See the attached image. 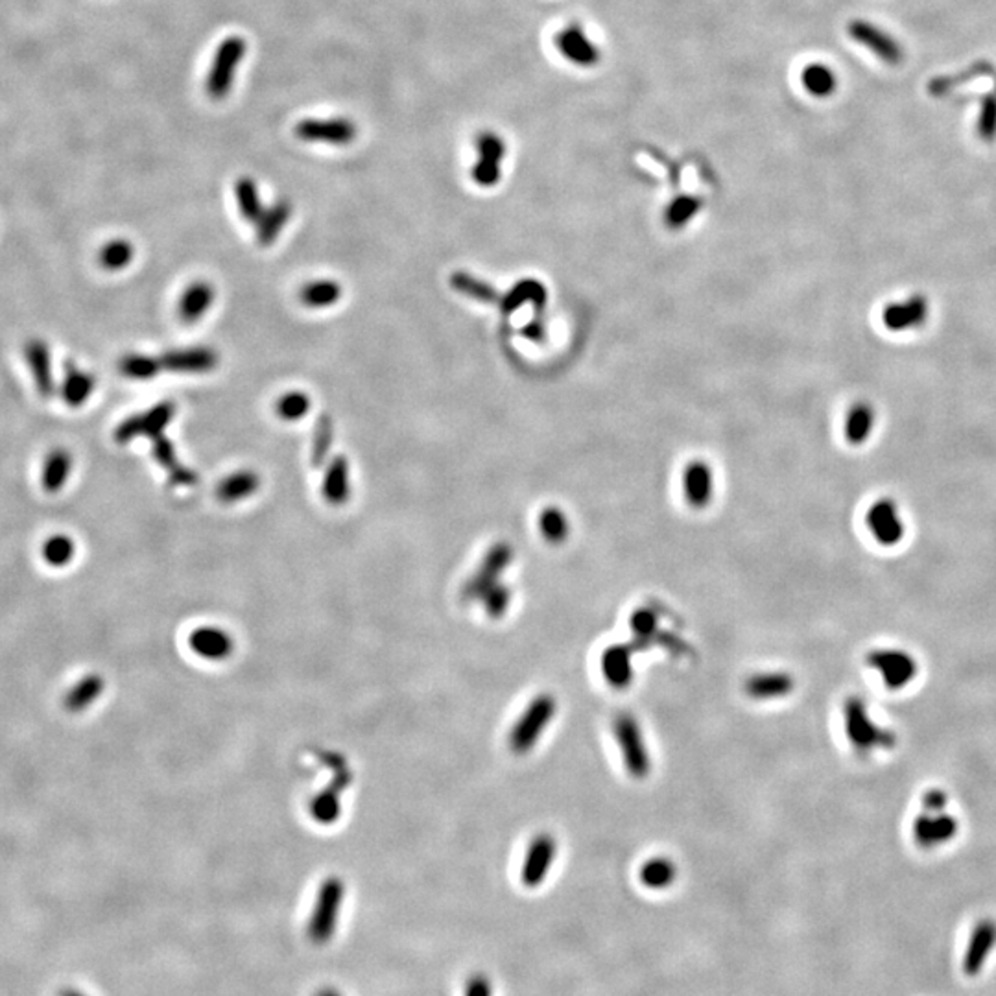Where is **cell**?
<instances>
[{
  "label": "cell",
  "instance_id": "obj_13",
  "mask_svg": "<svg viewBox=\"0 0 996 996\" xmlns=\"http://www.w3.org/2000/svg\"><path fill=\"white\" fill-rule=\"evenodd\" d=\"M556 43L563 58L578 67H594L600 62V48L592 43L579 24L565 26L558 34Z\"/></svg>",
  "mask_w": 996,
  "mask_h": 996
},
{
  "label": "cell",
  "instance_id": "obj_41",
  "mask_svg": "<svg viewBox=\"0 0 996 996\" xmlns=\"http://www.w3.org/2000/svg\"><path fill=\"white\" fill-rule=\"evenodd\" d=\"M311 410V398L303 391H290L284 393L277 403V414L284 421H297L309 414Z\"/></svg>",
  "mask_w": 996,
  "mask_h": 996
},
{
  "label": "cell",
  "instance_id": "obj_32",
  "mask_svg": "<svg viewBox=\"0 0 996 996\" xmlns=\"http://www.w3.org/2000/svg\"><path fill=\"white\" fill-rule=\"evenodd\" d=\"M675 876H677L675 864L665 857L647 860L640 867V882L650 889H666L670 884H674Z\"/></svg>",
  "mask_w": 996,
  "mask_h": 996
},
{
  "label": "cell",
  "instance_id": "obj_25",
  "mask_svg": "<svg viewBox=\"0 0 996 996\" xmlns=\"http://www.w3.org/2000/svg\"><path fill=\"white\" fill-rule=\"evenodd\" d=\"M349 494H351V487H349V464L343 456H336L323 478V496L330 506H341L347 503Z\"/></svg>",
  "mask_w": 996,
  "mask_h": 996
},
{
  "label": "cell",
  "instance_id": "obj_3",
  "mask_svg": "<svg viewBox=\"0 0 996 996\" xmlns=\"http://www.w3.org/2000/svg\"><path fill=\"white\" fill-rule=\"evenodd\" d=\"M558 713V702L551 694H541L522 711L510 731L508 743L517 755H526L537 745L542 733L551 725Z\"/></svg>",
  "mask_w": 996,
  "mask_h": 996
},
{
  "label": "cell",
  "instance_id": "obj_21",
  "mask_svg": "<svg viewBox=\"0 0 996 996\" xmlns=\"http://www.w3.org/2000/svg\"><path fill=\"white\" fill-rule=\"evenodd\" d=\"M795 686V681L790 674L784 672H762L753 674L747 677L743 690L745 694L757 702H768V700H779V697H786L791 694Z\"/></svg>",
  "mask_w": 996,
  "mask_h": 996
},
{
  "label": "cell",
  "instance_id": "obj_45",
  "mask_svg": "<svg viewBox=\"0 0 996 996\" xmlns=\"http://www.w3.org/2000/svg\"><path fill=\"white\" fill-rule=\"evenodd\" d=\"M657 617L650 609H638L631 618V629L637 640H652L657 631Z\"/></svg>",
  "mask_w": 996,
  "mask_h": 996
},
{
  "label": "cell",
  "instance_id": "obj_44",
  "mask_svg": "<svg viewBox=\"0 0 996 996\" xmlns=\"http://www.w3.org/2000/svg\"><path fill=\"white\" fill-rule=\"evenodd\" d=\"M330 443H332V423L327 416H323L316 425L314 445H312V458L316 465H320L325 460Z\"/></svg>",
  "mask_w": 996,
  "mask_h": 996
},
{
  "label": "cell",
  "instance_id": "obj_7",
  "mask_svg": "<svg viewBox=\"0 0 996 996\" xmlns=\"http://www.w3.org/2000/svg\"><path fill=\"white\" fill-rule=\"evenodd\" d=\"M867 665L878 670L884 677V683L891 690H901L917 675V661L903 650L896 647H880L867 654Z\"/></svg>",
  "mask_w": 996,
  "mask_h": 996
},
{
  "label": "cell",
  "instance_id": "obj_38",
  "mask_svg": "<svg viewBox=\"0 0 996 996\" xmlns=\"http://www.w3.org/2000/svg\"><path fill=\"white\" fill-rule=\"evenodd\" d=\"M74 541L67 535H54L46 539L43 546V558L48 565L53 567H65L74 558Z\"/></svg>",
  "mask_w": 996,
  "mask_h": 996
},
{
  "label": "cell",
  "instance_id": "obj_19",
  "mask_svg": "<svg viewBox=\"0 0 996 996\" xmlns=\"http://www.w3.org/2000/svg\"><path fill=\"white\" fill-rule=\"evenodd\" d=\"M218 364V355L207 347H192L165 353L161 368L172 373H207Z\"/></svg>",
  "mask_w": 996,
  "mask_h": 996
},
{
  "label": "cell",
  "instance_id": "obj_8",
  "mask_svg": "<svg viewBox=\"0 0 996 996\" xmlns=\"http://www.w3.org/2000/svg\"><path fill=\"white\" fill-rule=\"evenodd\" d=\"M847 34L853 37V41L871 50L878 60L887 65L896 67L905 62V50L901 43L867 21H853L847 26Z\"/></svg>",
  "mask_w": 996,
  "mask_h": 996
},
{
  "label": "cell",
  "instance_id": "obj_33",
  "mask_svg": "<svg viewBox=\"0 0 996 996\" xmlns=\"http://www.w3.org/2000/svg\"><path fill=\"white\" fill-rule=\"evenodd\" d=\"M235 196H236V204H238L240 215L245 220L257 224L259 218L263 216L264 209H263V202H261L259 188H257L255 181L249 179V177H240L236 187H235Z\"/></svg>",
  "mask_w": 996,
  "mask_h": 996
},
{
  "label": "cell",
  "instance_id": "obj_18",
  "mask_svg": "<svg viewBox=\"0 0 996 996\" xmlns=\"http://www.w3.org/2000/svg\"><path fill=\"white\" fill-rule=\"evenodd\" d=\"M884 323L889 330H908L921 327L928 318V302L924 295H912L903 303H891L884 309Z\"/></svg>",
  "mask_w": 996,
  "mask_h": 996
},
{
  "label": "cell",
  "instance_id": "obj_20",
  "mask_svg": "<svg viewBox=\"0 0 996 996\" xmlns=\"http://www.w3.org/2000/svg\"><path fill=\"white\" fill-rule=\"evenodd\" d=\"M24 355H26L30 371L34 375L37 391L44 398L53 397V393L56 391V384H54V373H53V362H50L48 345L39 338H32L24 345Z\"/></svg>",
  "mask_w": 996,
  "mask_h": 996
},
{
  "label": "cell",
  "instance_id": "obj_16",
  "mask_svg": "<svg viewBox=\"0 0 996 996\" xmlns=\"http://www.w3.org/2000/svg\"><path fill=\"white\" fill-rule=\"evenodd\" d=\"M956 834L958 819L946 812L930 814L923 810L914 823V838L923 849H932V847L951 841Z\"/></svg>",
  "mask_w": 996,
  "mask_h": 996
},
{
  "label": "cell",
  "instance_id": "obj_24",
  "mask_svg": "<svg viewBox=\"0 0 996 996\" xmlns=\"http://www.w3.org/2000/svg\"><path fill=\"white\" fill-rule=\"evenodd\" d=\"M213 302H215L213 286L209 283H194L183 292L179 299V305H177L179 318L185 323H194L197 320H202L209 311V307L213 305Z\"/></svg>",
  "mask_w": 996,
  "mask_h": 996
},
{
  "label": "cell",
  "instance_id": "obj_51",
  "mask_svg": "<svg viewBox=\"0 0 996 996\" xmlns=\"http://www.w3.org/2000/svg\"><path fill=\"white\" fill-rule=\"evenodd\" d=\"M168 480H170L172 485L181 487V485H192L197 478H196V474H194L190 469L177 465V467H174L172 471H168Z\"/></svg>",
  "mask_w": 996,
  "mask_h": 996
},
{
  "label": "cell",
  "instance_id": "obj_23",
  "mask_svg": "<svg viewBox=\"0 0 996 996\" xmlns=\"http://www.w3.org/2000/svg\"><path fill=\"white\" fill-rule=\"evenodd\" d=\"M685 496L692 508H705L713 496V474L705 464L694 462L683 474Z\"/></svg>",
  "mask_w": 996,
  "mask_h": 996
},
{
  "label": "cell",
  "instance_id": "obj_36",
  "mask_svg": "<svg viewBox=\"0 0 996 996\" xmlns=\"http://www.w3.org/2000/svg\"><path fill=\"white\" fill-rule=\"evenodd\" d=\"M104 692V679L100 675H87L83 677L67 695V707L69 711H85L89 705H92Z\"/></svg>",
  "mask_w": 996,
  "mask_h": 996
},
{
  "label": "cell",
  "instance_id": "obj_4",
  "mask_svg": "<svg viewBox=\"0 0 996 996\" xmlns=\"http://www.w3.org/2000/svg\"><path fill=\"white\" fill-rule=\"evenodd\" d=\"M613 731L627 773L635 779L647 777L652 770V759L637 718L629 713H620L615 718Z\"/></svg>",
  "mask_w": 996,
  "mask_h": 996
},
{
  "label": "cell",
  "instance_id": "obj_39",
  "mask_svg": "<svg viewBox=\"0 0 996 996\" xmlns=\"http://www.w3.org/2000/svg\"><path fill=\"white\" fill-rule=\"evenodd\" d=\"M120 373L128 378L148 380L161 371V360L144 355H128L120 360Z\"/></svg>",
  "mask_w": 996,
  "mask_h": 996
},
{
  "label": "cell",
  "instance_id": "obj_46",
  "mask_svg": "<svg viewBox=\"0 0 996 996\" xmlns=\"http://www.w3.org/2000/svg\"><path fill=\"white\" fill-rule=\"evenodd\" d=\"M152 441H154V458L158 460V464H159L161 467H165L167 471H172L174 467L179 465V464H177V458H176L174 445H172L167 437L159 436V437H156V439H152Z\"/></svg>",
  "mask_w": 996,
  "mask_h": 996
},
{
  "label": "cell",
  "instance_id": "obj_27",
  "mask_svg": "<svg viewBox=\"0 0 996 996\" xmlns=\"http://www.w3.org/2000/svg\"><path fill=\"white\" fill-rule=\"evenodd\" d=\"M259 485H261V480L254 471H238L227 476L225 480H222L216 494L224 504H235L238 501H244L247 496H252L259 489Z\"/></svg>",
  "mask_w": 996,
  "mask_h": 996
},
{
  "label": "cell",
  "instance_id": "obj_52",
  "mask_svg": "<svg viewBox=\"0 0 996 996\" xmlns=\"http://www.w3.org/2000/svg\"><path fill=\"white\" fill-rule=\"evenodd\" d=\"M314 996H341L340 991H336L334 987H321Z\"/></svg>",
  "mask_w": 996,
  "mask_h": 996
},
{
  "label": "cell",
  "instance_id": "obj_6",
  "mask_svg": "<svg viewBox=\"0 0 996 996\" xmlns=\"http://www.w3.org/2000/svg\"><path fill=\"white\" fill-rule=\"evenodd\" d=\"M512 561V548L506 544H498L491 548L489 554L484 558L478 570L469 578V581L464 585L462 596L465 602H480L482 598L498 583H501V574L506 570V567Z\"/></svg>",
  "mask_w": 996,
  "mask_h": 996
},
{
  "label": "cell",
  "instance_id": "obj_26",
  "mask_svg": "<svg viewBox=\"0 0 996 996\" xmlns=\"http://www.w3.org/2000/svg\"><path fill=\"white\" fill-rule=\"evenodd\" d=\"M94 389V378L78 369L72 362H67L65 364V380L62 384V395H63V401L72 407V408H78L81 407L89 395L92 393Z\"/></svg>",
  "mask_w": 996,
  "mask_h": 996
},
{
  "label": "cell",
  "instance_id": "obj_14",
  "mask_svg": "<svg viewBox=\"0 0 996 996\" xmlns=\"http://www.w3.org/2000/svg\"><path fill=\"white\" fill-rule=\"evenodd\" d=\"M867 526L875 539L884 546H893L905 537V524L896 504L889 498H880L867 512Z\"/></svg>",
  "mask_w": 996,
  "mask_h": 996
},
{
  "label": "cell",
  "instance_id": "obj_40",
  "mask_svg": "<svg viewBox=\"0 0 996 996\" xmlns=\"http://www.w3.org/2000/svg\"><path fill=\"white\" fill-rule=\"evenodd\" d=\"M539 526H541L542 537L546 541H551V542L565 541L567 535H569V530H570V524H569L565 513L560 512L558 508L544 510L541 519H539Z\"/></svg>",
  "mask_w": 996,
  "mask_h": 996
},
{
  "label": "cell",
  "instance_id": "obj_29",
  "mask_svg": "<svg viewBox=\"0 0 996 996\" xmlns=\"http://www.w3.org/2000/svg\"><path fill=\"white\" fill-rule=\"evenodd\" d=\"M801 83L805 91L816 98H828L838 89L836 72L823 63H812L805 67L801 72Z\"/></svg>",
  "mask_w": 996,
  "mask_h": 996
},
{
  "label": "cell",
  "instance_id": "obj_48",
  "mask_svg": "<svg viewBox=\"0 0 996 996\" xmlns=\"http://www.w3.org/2000/svg\"><path fill=\"white\" fill-rule=\"evenodd\" d=\"M453 284L456 290L464 292V293H469L473 297H478V299H489V288L485 284H482L480 281H474L471 279L469 275H455L453 279Z\"/></svg>",
  "mask_w": 996,
  "mask_h": 996
},
{
  "label": "cell",
  "instance_id": "obj_43",
  "mask_svg": "<svg viewBox=\"0 0 996 996\" xmlns=\"http://www.w3.org/2000/svg\"><path fill=\"white\" fill-rule=\"evenodd\" d=\"M978 137L985 142H992L996 139V98L985 96L980 106V117H978Z\"/></svg>",
  "mask_w": 996,
  "mask_h": 996
},
{
  "label": "cell",
  "instance_id": "obj_34",
  "mask_svg": "<svg viewBox=\"0 0 996 996\" xmlns=\"http://www.w3.org/2000/svg\"><path fill=\"white\" fill-rule=\"evenodd\" d=\"M311 816L320 825H332L341 816V801H340V790L330 786L318 795L312 797L311 801Z\"/></svg>",
  "mask_w": 996,
  "mask_h": 996
},
{
  "label": "cell",
  "instance_id": "obj_10",
  "mask_svg": "<svg viewBox=\"0 0 996 996\" xmlns=\"http://www.w3.org/2000/svg\"><path fill=\"white\" fill-rule=\"evenodd\" d=\"M478 161L473 168V179L480 187H493L501 179V165L506 156V144L501 135L484 131L476 139Z\"/></svg>",
  "mask_w": 996,
  "mask_h": 996
},
{
  "label": "cell",
  "instance_id": "obj_37",
  "mask_svg": "<svg viewBox=\"0 0 996 996\" xmlns=\"http://www.w3.org/2000/svg\"><path fill=\"white\" fill-rule=\"evenodd\" d=\"M135 255V249L128 240H113L106 244L100 252V264L110 272L124 270Z\"/></svg>",
  "mask_w": 996,
  "mask_h": 996
},
{
  "label": "cell",
  "instance_id": "obj_28",
  "mask_svg": "<svg viewBox=\"0 0 996 996\" xmlns=\"http://www.w3.org/2000/svg\"><path fill=\"white\" fill-rule=\"evenodd\" d=\"M72 458L63 448L50 453L43 465V487L46 493H58L71 476Z\"/></svg>",
  "mask_w": 996,
  "mask_h": 996
},
{
  "label": "cell",
  "instance_id": "obj_5",
  "mask_svg": "<svg viewBox=\"0 0 996 996\" xmlns=\"http://www.w3.org/2000/svg\"><path fill=\"white\" fill-rule=\"evenodd\" d=\"M247 53V44L242 37L231 35L224 39L215 54L213 67L207 78V92L220 100L225 98L233 87L236 69Z\"/></svg>",
  "mask_w": 996,
  "mask_h": 996
},
{
  "label": "cell",
  "instance_id": "obj_22",
  "mask_svg": "<svg viewBox=\"0 0 996 996\" xmlns=\"http://www.w3.org/2000/svg\"><path fill=\"white\" fill-rule=\"evenodd\" d=\"M633 647L613 644L602 656V674L613 688H627L633 681Z\"/></svg>",
  "mask_w": 996,
  "mask_h": 996
},
{
  "label": "cell",
  "instance_id": "obj_49",
  "mask_svg": "<svg viewBox=\"0 0 996 996\" xmlns=\"http://www.w3.org/2000/svg\"><path fill=\"white\" fill-rule=\"evenodd\" d=\"M946 809V793L943 790H930L923 795V810L930 814L944 812Z\"/></svg>",
  "mask_w": 996,
  "mask_h": 996
},
{
  "label": "cell",
  "instance_id": "obj_17",
  "mask_svg": "<svg viewBox=\"0 0 996 996\" xmlns=\"http://www.w3.org/2000/svg\"><path fill=\"white\" fill-rule=\"evenodd\" d=\"M996 944V923L992 919L980 921L969 939L963 956V972L967 976H978L987 963L989 954Z\"/></svg>",
  "mask_w": 996,
  "mask_h": 996
},
{
  "label": "cell",
  "instance_id": "obj_30",
  "mask_svg": "<svg viewBox=\"0 0 996 996\" xmlns=\"http://www.w3.org/2000/svg\"><path fill=\"white\" fill-rule=\"evenodd\" d=\"M875 425V410L867 403H857L845 419V437L853 445H862Z\"/></svg>",
  "mask_w": 996,
  "mask_h": 996
},
{
  "label": "cell",
  "instance_id": "obj_47",
  "mask_svg": "<svg viewBox=\"0 0 996 996\" xmlns=\"http://www.w3.org/2000/svg\"><path fill=\"white\" fill-rule=\"evenodd\" d=\"M697 209V204L692 197H681L668 209V224L670 225H681L685 224Z\"/></svg>",
  "mask_w": 996,
  "mask_h": 996
},
{
  "label": "cell",
  "instance_id": "obj_35",
  "mask_svg": "<svg viewBox=\"0 0 996 996\" xmlns=\"http://www.w3.org/2000/svg\"><path fill=\"white\" fill-rule=\"evenodd\" d=\"M340 297H341V286L336 281L309 283L302 290V293H299V299H302L303 305H307L311 309L330 307V305L338 303Z\"/></svg>",
  "mask_w": 996,
  "mask_h": 996
},
{
  "label": "cell",
  "instance_id": "obj_12",
  "mask_svg": "<svg viewBox=\"0 0 996 996\" xmlns=\"http://www.w3.org/2000/svg\"><path fill=\"white\" fill-rule=\"evenodd\" d=\"M295 137L305 142H327V144H351L357 139V126L349 119H307L295 126Z\"/></svg>",
  "mask_w": 996,
  "mask_h": 996
},
{
  "label": "cell",
  "instance_id": "obj_53",
  "mask_svg": "<svg viewBox=\"0 0 996 996\" xmlns=\"http://www.w3.org/2000/svg\"><path fill=\"white\" fill-rule=\"evenodd\" d=\"M63 996H85V994H81V992H78V991H65Z\"/></svg>",
  "mask_w": 996,
  "mask_h": 996
},
{
  "label": "cell",
  "instance_id": "obj_1",
  "mask_svg": "<svg viewBox=\"0 0 996 996\" xmlns=\"http://www.w3.org/2000/svg\"><path fill=\"white\" fill-rule=\"evenodd\" d=\"M843 722L847 738L862 757H869L875 750H891L896 745L893 731L876 725L860 695H849L843 704Z\"/></svg>",
  "mask_w": 996,
  "mask_h": 996
},
{
  "label": "cell",
  "instance_id": "obj_31",
  "mask_svg": "<svg viewBox=\"0 0 996 996\" xmlns=\"http://www.w3.org/2000/svg\"><path fill=\"white\" fill-rule=\"evenodd\" d=\"M292 215V206L288 202H277L257 222V240L263 245H270L279 236L281 229L286 225Z\"/></svg>",
  "mask_w": 996,
  "mask_h": 996
},
{
  "label": "cell",
  "instance_id": "obj_42",
  "mask_svg": "<svg viewBox=\"0 0 996 996\" xmlns=\"http://www.w3.org/2000/svg\"><path fill=\"white\" fill-rule=\"evenodd\" d=\"M512 598H513L512 589H508V587L503 585V583H498L496 587H493V589L482 598L484 609H485V613H487L491 618L503 617V615L508 611L510 604H512Z\"/></svg>",
  "mask_w": 996,
  "mask_h": 996
},
{
  "label": "cell",
  "instance_id": "obj_11",
  "mask_svg": "<svg viewBox=\"0 0 996 996\" xmlns=\"http://www.w3.org/2000/svg\"><path fill=\"white\" fill-rule=\"evenodd\" d=\"M176 405L172 401H163L158 407H154L149 412L133 416L126 419L115 432V439L119 443H128L139 436H146L149 439H156L163 436L165 426L174 417Z\"/></svg>",
  "mask_w": 996,
  "mask_h": 996
},
{
  "label": "cell",
  "instance_id": "obj_50",
  "mask_svg": "<svg viewBox=\"0 0 996 996\" xmlns=\"http://www.w3.org/2000/svg\"><path fill=\"white\" fill-rule=\"evenodd\" d=\"M465 996H493L489 978L480 972L473 974L465 983Z\"/></svg>",
  "mask_w": 996,
  "mask_h": 996
},
{
  "label": "cell",
  "instance_id": "obj_15",
  "mask_svg": "<svg viewBox=\"0 0 996 996\" xmlns=\"http://www.w3.org/2000/svg\"><path fill=\"white\" fill-rule=\"evenodd\" d=\"M188 646L197 657L206 661H224L231 657L235 640L231 633L218 626H202L190 633Z\"/></svg>",
  "mask_w": 996,
  "mask_h": 996
},
{
  "label": "cell",
  "instance_id": "obj_9",
  "mask_svg": "<svg viewBox=\"0 0 996 996\" xmlns=\"http://www.w3.org/2000/svg\"><path fill=\"white\" fill-rule=\"evenodd\" d=\"M558 855V841L551 834H537L526 851L522 869H521V880L528 887H537L544 882L548 871H551L554 860Z\"/></svg>",
  "mask_w": 996,
  "mask_h": 996
},
{
  "label": "cell",
  "instance_id": "obj_2",
  "mask_svg": "<svg viewBox=\"0 0 996 996\" xmlns=\"http://www.w3.org/2000/svg\"><path fill=\"white\" fill-rule=\"evenodd\" d=\"M345 899V884L340 876H327L316 893V901L307 924V935L314 944L329 943L338 928Z\"/></svg>",
  "mask_w": 996,
  "mask_h": 996
}]
</instances>
